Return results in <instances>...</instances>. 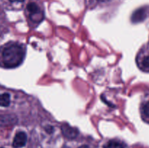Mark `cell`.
<instances>
[{"instance_id": "1", "label": "cell", "mask_w": 149, "mask_h": 148, "mask_svg": "<svg viewBox=\"0 0 149 148\" xmlns=\"http://www.w3.org/2000/svg\"><path fill=\"white\" fill-rule=\"evenodd\" d=\"M25 50L21 45L16 43L7 44L0 50V64L6 68H14L23 62Z\"/></svg>"}, {"instance_id": "2", "label": "cell", "mask_w": 149, "mask_h": 148, "mask_svg": "<svg viewBox=\"0 0 149 148\" xmlns=\"http://www.w3.org/2000/svg\"><path fill=\"white\" fill-rule=\"evenodd\" d=\"M61 131H62V133L65 138L69 139H74L78 136L79 131L78 129L76 128L72 127V126H69L68 124L63 125L61 126Z\"/></svg>"}, {"instance_id": "3", "label": "cell", "mask_w": 149, "mask_h": 148, "mask_svg": "<svg viewBox=\"0 0 149 148\" xmlns=\"http://www.w3.org/2000/svg\"><path fill=\"white\" fill-rule=\"evenodd\" d=\"M27 142V135L25 132L20 131L17 133L13 139V146L15 148H20L23 147L26 145Z\"/></svg>"}, {"instance_id": "4", "label": "cell", "mask_w": 149, "mask_h": 148, "mask_svg": "<svg viewBox=\"0 0 149 148\" xmlns=\"http://www.w3.org/2000/svg\"><path fill=\"white\" fill-rule=\"evenodd\" d=\"M17 122V118L14 115H0V126H13Z\"/></svg>"}, {"instance_id": "5", "label": "cell", "mask_w": 149, "mask_h": 148, "mask_svg": "<svg viewBox=\"0 0 149 148\" xmlns=\"http://www.w3.org/2000/svg\"><path fill=\"white\" fill-rule=\"evenodd\" d=\"M27 10L30 13V17L32 20H33V21H36V20L40 21L41 19L38 16H36L40 15V9L35 3H29L27 5Z\"/></svg>"}, {"instance_id": "6", "label": "cell", "mask_w": 149, "mask_h": 148, "mask_svg": "<svg viewBox=\"0 0 149 148\" xmlns=\"http://www.w3.org/2000/svg\"><path fill=\"white\" fill-rule=\"evenodd\" d=\"M147 12L145 8H141L136 10L132 16V20L134 23L143 21L146 17Z\"/></svg>"}, {"instance_id": "7", "label": "cell", "mask_w": 149, "mask_h": 148, "mask_svg": "<svg viewBox=\"0 0 149 148\" xmlns=\"http://www.w3.org/2000/svg\"><path fill=\"white\" fill-rule=\"evenodd\" d=\"M10 104V96L7 93L0 94V106L8 107Z\"/></svg>"}, {"instance_id": "8", "label": "cell", "mask_w": 149, "mask_h": 148, "mask_svg": "<svg viewBox=\"0 0 149 148\" xmlns=\"http://www.w3.org/2000/svg\"><path fill=\"white\" fill-rule=\"evenodd\" d=\"M104 148H125V145L118 141L111 140L108 142Z\"/></svg>"}, {"instance_id": "9", "label": "cell", "mask_w": 149, "mask_h": 148, "mask_svg": "<svg viewBox=\"0 0 149 148\" xmlns=\"http://www.w3.org/2000/svg\"><path fill=\"white\" fill-rule=\"evenodd\" d=\"M143 112L146 115V116L149 118V102L144 104L143 107Z\"/></svg>"}, {"instance_id": "10", "label": "cell", "mask_w": 149, "mask_h": 148, "mask_svg": "<svg viewBox=\"0 0 149 148\" xmlns=\"http://www.w3.org/2000/svg\"><path fill=\"white\" fill-rule=\"evenodd\" d=\"M142 63L144 68H149V56L146 57L143 59Z\"/></svg>"}, {"instance_id": "11", "label": "cell", "mask_w": 149, "mask_h": 148, "mask_svg": "<svg viewBox=\"0 0 149 148\" xmlns=\"http://www.w3.org/2000/svg\"><path fill=\"white\" fill-rule=\"evenodd\" d=\"M9 1H10V2L14 3V2H23L24 0H9Z\"/></svg>"}, {"instance_id": "12", "label": "cell", "mask_w": 149, "mask_h": 148, "mask_svg": "<svg viewBox=\"0 0 149 148\" xmlns=\"http://www.w3.org/2000/svg\"><path fill=\"white\" fill-rule=\"evenodd\" d=\"M79 148H88V147L86 146V145H83V146L79 147Z\"/></svg>"}, {"instance_id": "13", "label": "cell", "mask_w": 149, "mask_h": 148, "mask_svg": "<svg viewBox=\"0 0 149 148\" xmlns=\"http://www.w3.org/2000/svg\"><path fill=\"white\" fill-rule=\"evenodd\" d=\"M0 148H2V147H0Z\"/></svg>"}]
</instances>
